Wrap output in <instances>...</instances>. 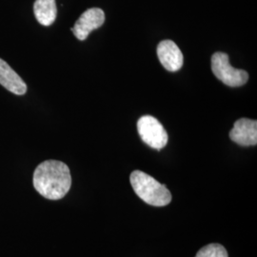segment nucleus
<instances>
[{"instance_id":"39448f33","label":"nucleus","mask_w":257,"mask_h":257,"mask_svg":"<svg viewBox=\"0 0 257 257\" xmlns=\"http://www.w3.org/2000/svg\"><path fill=\"white\" fill-rule=\"evenodd\" d=\"M105 22V14L99 8H91L85 11L80 18L77 19L72 32L75 37L83 41L89 37L93 30L101 27Z\"/></svg>"},{"instance_id":"f03ea898","label":"nucleus","mask_w":257,"mask_h":257,"mask_svg":"<svg viewBox=\"0 0 257 257\" xmlns=\"http://www.w3.org/2000/svg\"><path fill=\"white\" fill-rule=\"evenodd\" d=\"M130 182L139 198L155 207H164L172 201V194L165 185L141 171L131 174Z\"/></svg>"},{"instance_id":"f257e3e1","label":"nucleus","mask_w":257,"mask_h":257,"mask_svg":"<svg viewBox=\"0 0 257 257\" xmlns=\"http://www.w3.org/2000/svg\"><path fill=\"white\" fill-rule=\"evenodd\" d=\"M33 182L35 189L43 197L59 200L70 191L72 176L69 167L63 162L47 160L37 166Z\"/></svg>"},{"instance_id":"423d86ee","label":"nucleus","mask_w":257,"mask_h":257,"mask_svg":"<svg viewBox=\"0 0 257 257\" xmlns=\"http://www.w3.org/2000/svg\"><path fill=\"white\" fill-rule=\"evenodd\" d=\"M157 56L160 63L169 72H177L183 66V54L172 40H163L158 44Z\"/></svg>"},{"instance_id":"0eeeda50","label":"nucleus","mask_w":257,"mask_h":257,"mask_svg":"<svg viewBox=\"0 0 257 257\" xmlns=\"http://www.w3.org/2000/svg\"><path fill=\"white\" fill-rule=\"evenodd\" d=\"M230 138L243 147L255 146L257 144L256 120L241 118L235 121L230 132Z\"/></svg>"},{"instance_id":"20e7f679","label":"nucleus","mask_w":257,"mask_h":257,"mask_svg":"<svg viewBox=\"0 0 257 257\" xmlns=\"http://www.w3.org/2000/svg\"><path fill=\"white\" fill-rule=\"evenodd\" d=\"M138 131L139 137L149 147L160 151L168 143L169 138L163 125L152 115H144L138 119Z\"/></svg>"},{"instance_id":"1a4fd4ad","label":"nucleus","mask_w":257,"mask_h":257,"mask_svg":"<svg viewBox=\"0 0 257 257\" xmlns=\"http://www.w3.org/2000/svg\"><path fill=\"white\" fill-rule=\"evenodd\" d=\"M34 13L37 21L43 26H51L56 19L57 10L55 0H36Z\"/></svg>"},{"instance_id":"9d476101","label":"nucleus","mask_w":257,"mask_h":257,"mask_svg":"<svg viewBox=\"0 0 257 257\" xmlns=\"http://www.w3.org/2000/svg\"><path fill=\"white\" fill-rule=\"evenodd\" d=\"M195 257H229V255L222 245L212 243L200 248Z\"/></svg>"},{"instance_id":"6e6552de","label":"nucleus","mask_w":257,"mask_h":257,"mask_svg":"<svg viewBox=\"0 0 257 257\" xmlns=\"http://www.w3.org/2000/svg\"><path fill=\"white\" fill-rule=\"evenodd\" d=\"M0 84L17 95H23L27 92V85L6 61L0 58Z\"/></svg>"},{"instance_id":"7ed1b4c3","label":"nucleus","mask_w":257,"mask_h":257,"mask_svg":"<svg viewBox=\"0 0 257 257\" xmlns=\"http://www.w3.org/2000/svg\"><path fill=\"white\" fill-rule=\"evenodd\" d=\"M211 70L213 74L230 87H240L248 82V74L244 70L234 69L229 62V55L215 53L211 56Z\"/></svg>"}]
</instances>
